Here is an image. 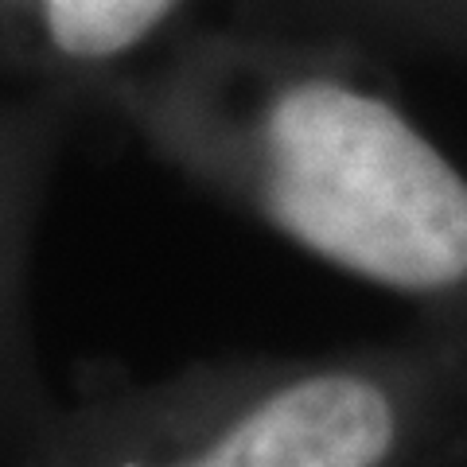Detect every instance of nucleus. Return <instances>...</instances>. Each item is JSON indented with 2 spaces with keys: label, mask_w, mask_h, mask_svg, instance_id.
Segmentation results:
<instances>
[{
  "label": "nucleus",
  "mask_w": 467,
  "mask_h": 467,
  "mask_svg": "<svg viewBox=\"0 0 467 467\" xmlns=\"http://www.w3.org/2000/svg\"><path fill=\"white\" fill-rule=\"evenodd\" d=\"M187 171L319 265L467 335V168L355 67L218 51L144 98Z\"/></svg>",
  "instance_id": "f257e3e1"
},
{
  "label": "nucleus",
  "mask_w": 467,
  "mask_h": 467,
  "mask_svg": "<svg viewBox=\"0 0 467 467\" xmlns=\"http://www.w3.org/2000/svg\"><path fill=\"white\" fill-rule=\"evenodd\" d=\"M467 448V335L234 355L58 401L8 467H441Z\"/></svg>",
  "instance_id": "f03ea898"
},
{
  "label": "nucleus",
  "mask_w": 467,
  "mask_h": 467,
  "mask_svg": "<svg viewBox=\"0 0 467 467\" xmlns=\"http://www.w3.org/2000/svg\"><path fill=\"white\" fill-rule=\"evenodd\" d=\"M183 0H36L39 55L70 70L109 67L171 20Z\"/></svg>",
  "instance_id": "7ed1b4c3"
},
{
  "label": "nucleus",
  "mask_w": 467,
  "mask_h": 467,
  "mask_svg": "<svg viewBox=\"0 0 467 467\" xmlns=\"http://www.w3.org/2000/svg\"><path fill=\"white\" fill-rule=\"evenodd\" d=\"M409 12L432 39H444L467 24V0H409Z\"/></svg>",
  "instance_id": "20e7f679"
},
{
  "label": "nucleus",
  "mask_w": 467,
  "mask_h": 467,
  "mask_svg": "<svg viewBox=\"0 0 467 467\" xmlns=\"http://www.w3.org/2000/svg\"><path fill=\"white\" fill-rule=\"evenodd\" d=\"M441 43H448L451 51H460V55L467 58V24H463V27H456V32H448Z\"/></svg>",
  "instance_id": "39448f33"
},
{
  "label": "nucleus",
  "mask_w": 467,
  "mask_h": 467,
  "mask_svg": "<svg viewBox=\"0 0 467 467\" xmlns=\"http://www.w3.org/2000/svg\"><path fill=\"white\" fill-rule=\"evenodd\" d=\"M441 467H467V448L460 451V456H451L448 463H441Z\"/></svg>",
  "instance_id": "423d86ee"
}]
</instances>
